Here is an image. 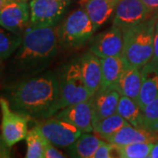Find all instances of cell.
<instances>
[{
    "instance_id": "cell-30",
    "label": "cell",
    "mask_w": 158,
    "mask_h": 158,
    "mask_svg": "<svg viewBox=\"0 0 158 158\" xmlns=\"http://www.w3.org/2000/svg\"><path fill=\"white\" fill-rule=\"evenodd\" d=\"M151 62L158 63V24L156 22L155 36H154V48H153V57Z\"/></svg>"
},
{
    "instance_id": "cell-15",
    "label": "cell",
    "mask_w": 158,
    "mask_h": 158,
    "mask_svg": "<svg viewBox=\"0 0 158 158\" xmlns=\"http://www.w3.org/2000/svg\"><path fill=\"white\" fill-rule=\"evenodd\" d=\"M141 87L137 103L141 110L158 95V63L150 62L141 69Z\"/></svg>"
},
{
    "instance_id": "cell-35",
    "label": "cell",
    "mask_w": 158,
    "mask_h": 158,
    "mask_svg": "<svg viewBox=\"0 0 158 158\" xmlns=\"http://www.w3.org/2000/svg\"><path fill=\"white\" fill-rule=\"evenodd\" d=\"M21 1H27H27H31V0H21Z\"/></svg>"
},
{
    "instance_id": "cell-8",
    "label": "cell",
    "mask_w": 158,
    "mask_h": 158,
    "mask_svg": "<svg viewBox=\"0 0 158 158\" xmlns=\"http://www.w3.org/2000/svg\"><path fill=\"white\" fill-rule=\"evenodd\" d=\"M69 0H31L30 27H54L63 16Z\"/></svg>"
},
{
    "instance_id": "cell-22",
    "label": "cell",
    "mask_w": 158,
    "mask_h": 158,
    "mask_svg": "<svg viewBox=\"0 0 158 158\" xmlns=\"http://www.w3.org/2000/svg\"><path fill=\"white\" fill-rule=\"evenodd\" d=\"M127 124L128 122L116 113L93 123V133H96L102 139L107 141Z\"/></svg>"
},
{
    "instance_id": "cell-33",
    "label": "cell",
    "mask_w": 158,
    "mask_h": 158,
    "mask_svg": "<svg viewBox=\"0 0 158 158\" xmlns=\"http://www.w3.org/2000/svg\"><path fill=\"white\" fill-rule=\"evenodd\" d=\"M12 1H14V0H0V9L3 8L5 6H6L7 4L12 2Z\"/></svg>"
},
{
    "instance_id": "cell-21",
    "label": "cell",
    "mask_w": 158,
    "mask_h": 158,
    "mask_svg": "<svg viewBox=\"0 0 158 158\" xmlns=\"http://www.w3.org/2000/svg\"><path fill=\"white\" fill-rule=\"evenodd\" d=\"M117 113L127 121L130 125L139 127H142V110L139 106L138 103L128 97L121 96L119 98L117 108Z\"/></svg>"
},
{
    "instance_id": "cell-12",
    "label": "cell",
    "mask_w": 158,
    "mask_h": 158,
    "mask_svg": "<svg viewBox=\"0 0 158 158\" xmlns=\"http://www.w3.org/2000/svg\"><path fill=\"white\" fill-rule=\"evenodd\" d=\"M90 98L63 108L54 117L68 121L83 133H93V113Z\"/></svg>"
},
{
    "instance_id": "cell-29",
    "label": "cell",
    "mask_w": 158,
    "mask_h": 158,
    "mask_svg": "<svg viewBox=\"0 0 158 158\" xmlns=\"http://www.w3.org/2000/svg\"><path fill=\"white\" fill-rule=\"evenodd\" d=\"M11 156V148L9 147L0 134V158H7Z\"/></svg>"
},
{
    "instance_id": "cell-36",
    "label": "cell",
    "mask_w": 158,
    "mask_h": 158,
    "mask_svg": "<svg viewBox=\"0 0 158 158\" xmlns=\"http://www.w3.org/2000/svg\"><path fill=\"white\" fill-rule=\"evenodd\" d=\"M79 1H85V0H79Z\"/></svg>"
},
{
    "instance_id": "cell-34",
    "label": "cell",
    "mask_w": 158,
    "mask_h": 158,
    "mask_svg": "<svg viewBox=\"0 0 158 158\" xmlns=\"http://www.w3.org/2000/svg\"><path fill=\"white\" fill-rule=\"evenodd\" d=\"M155 16H156V23L158 24V11L155 12Z\"/></svg>"
},
{
    "instance_id": "cell-10",
    "label": "cell",
    "mask_w": 158,
    "mask_h": 158,
    "mask_svg": "<svg viewBox=\"0 0 158 158\" xmlns=\"http://www.w3.org/2000/svg\"><path fill=\"white\" fill-rule=\"evenodd\" d=\"M0 26L18 34L30 27V6L27 1L14 0L0 9Z\"/></svg>"
},
{
    "instance_id": "cell-17",
    "label": "cell",
    "mask_w": 158,
    "mask_h": 158,
    "mask_svg": "<svg viewBox=\"0 0 158 158\" xmlns=\"http://www.w3.org/2000/svg\"><path fill=\"white\" fill-rule=\"evenodd\" d=\"M141 69L126 64L115 89L121 96L128 97L137 102L141 87Z\"/></svg>"
},
{
    "instance_id": "cell-23",
    "label": "cell",
    "mask_w": 158,
    "mask_h": 158,
    "mask_svg": "<svg viewBox=\"0 0 158 158\" xmlns=\"http://www.w3.org/2000/svg\"><path fill=\"white\" fill-rule=\"evenodd\" d=\"M27 158H44L47 146L49 141L41 134L37 126L28 130L26 137Z\"/></svg>"
},
{
    "instance_id": "cell-26",
    "label": "cell",
    "mask_w": 158,
    "mask_h": 158,
    "mask_svg": "<svg viewBox=\"0 0 158 158\" xmlns=\"http://www.w3.org/2000/svg\"><path fill=\"white\" fill-rule=\"evenodd\" d=\"M142 127L158 135V95L142 110Z\"/></svg>"
},
{
    "instance_id": "cell-18",
    "label": "cell",
    "mask_w": 158,
    "mask_h": 158,
    "mask_svg": "<svg viewBox=\"0 0 158 158\" xmlns=\"http://www.w3.org/2000/svg\"><path fill=\"white\" fill-rule=\"evenodd\" d=\"M85 10L97 31L114 13L118 0H85Z\"/></svg>"
},
{
    "instance_id": "cell-28",
    "label": "cell",
    "mask_w": 158,
    "mask_h": 158,
    "mask_svg": "<svg viewBox=\"0 0 158 158\" xmlns=\"http://www.w3.org/2000/svg\"><path fill=\"white\" fill-rule=\"evenodd\" d=\"M66 157V156L61 152L57 147H56L55 145H53L52 143L48 142L47 148L45 151V156L44 158H63Z\"/></svg>"
},
{
    "instance_id": "cell-20",
    "label": "cell",
    "mask_w": 158,
    "mask_h": 158,
    "mask_svg": "<svg viewBox=\"0 0 158 158\" xmlns=\"http://www.w3.org/2000/svg\"><path fill=\"white\" fill-rule=\"evenodd\" d=\"M105 140L90 133H82L73 144L67 149L72 157L92 158L98 148Z\"/></svg>"
},
{
    "instance_id": "cell-13",
    "label": "cell",
    "mask_w": 158,
    "mask_h": 158,
    "mask_svg": "<svg viewBox=\"0 0 158 158\" xmlns=\"http://www.w3.org/2000/svg\"><path fill=\"white\" fill-rule=\"evenodd\" d=\"M120 94L116 89L98 90L91 97L93 123L117 113Z\"/></svg>"
},
{
    "instance_id": "cell-27",
    "label": "cell",
    "mask_w": 158,
    "mask_h": 158,
    "mask_svg": "<svg viewBox=\"0 0 158 158\" xmlns=\"http://www.w3.org/2000/svg\"><path fill=\"white\" fill-rule=\"evenodd\" d=\"M113 151H115V146L111 142L105 141L98 148L92 158H112L114 156Z\"/></svg>"
},
{
    "instance_id": "cell-31",
    "label": "cell",
    "mask_w": 158,
    "mask_h": 158,
    "mask_svg": "<svg viewBox=\"0 0 158 158\" xmlns=\"http://www.w3.org/2000/svg\"><path fill=\"white\" fill-rule=\"evenodd\" d=\"M141 1L154 13L158 11V0H141Z\"/></svg>"
},
{
    "instance_id": "cell-6",
    "label": "cell",
    "mask_w": 158,
    "mask_h": 158,
    "mask_svg": "<svg viewBox=\"0 0 158 158\" xmlns=\"http://www.w3.org/2000/svg\"><path fill=\"white\" fill-rule=\"evenodd\" d=\"M1 110V135L6 144L11 148L18 142L26 139L28 133L30 117L14 111L8 99L0 98Z\"/></svg>"
},
{
    "instance_id": "cell-7",
    "label": "cell",
    "mask_w": 158,
    "mask_h": 158,
    "mask_svg": "<svg viewBox=\"0 0 158 158\" xmlns=\"http://www.w3.org/2000/svg\"><path fill=\"white\" fill-rule=\"evenodd\" d=\"M36 126L48 141L61 148L70 147L83 133L71 123L54 116L44 118Z\"/></svg>"
},
{
    "instance_id": "cell-5",
    "label": "cell",
    "mask_w": 158,
    "mask_h": 158,
    "mask_svg": "<svg viewBox=\"0 0 158 158\" xmlns=\"http://www.w3.org/2000/svg\"><path fill=\"white\" fill-rule=\"evenodd\" d=\"M93 24L85 9H77L65 19L58 30L61 44L77 48L85 44L95 33Z\"/></svg>"
},
{
    "instance_id": "cell-16",
    "label": "cell",
    "mask_w": 158,
    "mask_h": 158,
    "mask_svg": "<svg viewBox=\"0 0 158 158\" xmlns=\"http://www.w3.org/2000/svg\"><path fill=\"white\" fill-rule=\"evenodd\" d=\"M114 146H123L136 142H157L158 135L148 132L144 128L135 127L129 123L125 125L122 128L108 139Z\"/></svg>"
},
{
    "instance_id": "cell-9",
    "label": "cell",
    "mask_w": 158,
    "mask_h": 158,
    "mask_svg": "<svg viewBox=\"0 0 158 158\" xmlns=\"http://www.w3.org/2000/svg\"><path fill=\"white\" fill-rule=\"evenodd\" d=\"M113 14V26L124 30L147 20L154 12L141 0H118Z\"/></svg>"
},
{
    "instance_id": "cell-32",
    "label": "cell",
    "mask_w": 158,
    "mask_h": 158,
    "mask_svg": "<svg viewBox=\"0 0 158 158\" xmlns=\"http://www.w3.org/2000/svg\"><path fill=\"white\" fill-rule=\"evenodd\" d=\"M148 158H158V141L154 143V146L151 149Z\"/></svg>"
},
{
    "instance_id": "cell-3",
    "label": "cell",
    "mask_w": 158,
    "mask_h": 158,
    "mask_svg": "<svg viewBox=\"0 0 158 158\" xmlns=\"http://www.w3.org/2000/svg\"><path fill=\"white\" fill-rule=\"evenodd\" d=\"M156 19L152 17L123 31L122 58L128 66L141 69L153 57Z\"/></svg>"
},
{
    "instance_id": "cell-14",
    "label": "cell",
    "mask_w": 158,
    "mask_h": 158,
    "mask_svg": "<svg viewBox=\"0 0 158 158\" xmlns=\"http://www.w3.org/2000/svg\"><path fill=\"white\" fill-rule=\"evenodd\" d=\"M78 64L85 85L93 96L101 85V60L90 51L79 59Z\"/></svg>"
},
{
    "instance_id": "cell-25",
    "label": "cell",
    "mask_w": 158,
    "mask_h": 158,
    "mask_svg": "<svg viewBox=\"0 0 158 158\" xmlns=\"http://www.w3.org/2000/svg\"><path fill=\"white\" fill-rule=\"evenodd\" d=\"M153 146V142H136L115 146V152L121 158H148Z\"/></svg>"
},
{
    "instance_id": "cell-19",
    "label": "cell",
    "mask_w": 158,
    "mask_h": 158,
    "mask_svg": "<svg viewBox=\"0 0 158 158\" xmlns=\"http://www.w3.org/2000/svg\"><path fill=\"white\" fill-rule=\"evenodd\" d=\"M102 68L101 85L98 90L115 89L126 63L122 56L100 58Z\"/></svg>"
},
{
    "instance_id": "cell-24",
    "label": "cell",
    "mask_w": 158,
    "mask_h": 158,
    "mask_svg": "<svg viewBox=\"0 0 158 158\" xmlns=\"http://www.w3.org/2000/svg\"><path fill=\"white\" fill-rule=\"evenodd\" d=\"M23 36L0 26V62L10 57L22 43Z\"/></svg>"
},
{
    "instance_id": "cell-11",
    "label": "cell",
    "mask_w": 158,
    "mask_h": 158,
    "mask_svg": "<svg viewBox=\"0 0 158 158\" xmlns=\"http://www.w3.org/2000/svg\"><path fill=\"white\" fill-rule=\"evenodd\" d=\"M90 51L99 58L121 56L123 51V31L113 25L111 28L93 39Z\"/></svg>"
},
{
    "instance_id": "cell-2",
    "label": "cell",
    "mask_w": 158,
    "mask_h": 158,
    "mask_svg": "<svg viewBox=\"0 0 158 158\" xmlns=\"http://www.w3.org/2000/svg\"><path fill=\"white\" fill-rule=\"evenodd\" d=\"M58 31L54 27H29L23 34L22 43L13 58L14 65L21 70L43 67L56 56Z\"/></svg>"
},
{
    "instance_id": "cell-1",
    "label": "cell",
    "mask_w": 158,
    "mask_h": 158,
    "mask_svg": "<svg viewBox=\"0 0 158 158\" xmlns=\"http://www.w3.org/2000/svg\"><path fill=\"white\" fill-rule=\"evenodd\" d=\"M59 98V76L46 72L14 85L9 92L8 101L18 113L31 118L44 119L58 113Z\"/></svg>"
},
{
    "instance_id": "cell-4",
    "label": "cell",
    "mask_w": 158,
    "mask_h": 158,
    "mask_svg": "<svg viewBox=\"0 0 158 158\" xmlns=\"http://www.w3.org/2000/svg\"><path fill=\"white\" fill-rule=\"evenodd\" d=\"M60 98L57 106L58 112L79 102L85 101L92 97L82 77L78 61L64 66L59 75Z\"/></svg>"
}]
</instances>
